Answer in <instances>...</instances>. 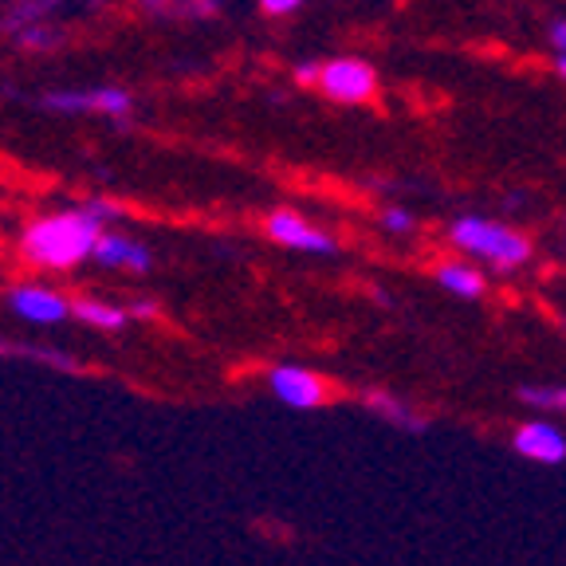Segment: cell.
<instances>
[{
	"label": "cell",
	"instance_id": "1",
	"mask_svg": "<svg viewBox=\"0 0 566 566\" xmlns=\"http://www.w3.org/2000/svg\"><path fill=\"white\" fill-rule=\"evenodd\" d=\"M103 224L91 221L87 212H52V217H40V221L28 224L24 240V260L35 268H55V272H67V268L91 260V248H95Z\"/></svg>",
	"mask_w": 566,
	"mask_h": 566
},
{
	"label": "cell",
	"instance_id": "2",
	"mask_svg": "<svg viewBox=\"0 0 566 566\" xmlns=\"http://www.w3.org/2000/svg\"><path fill=\"white\" fill-rule=\"evenodd\" d=\"M452 244L464 248L469 256H480L488 264H495L500 272H512L531 260V240L523 232L507 229L500 221H488V217H460L449 229Z\"/></svg>",
	"mask_w": 566,
	"mask_h": 566
},
{
	"label": "cell",
	"instance_id": "3",
	"mask_svg": "<svg viewBox=\"0 0 566 566\" xmlns=\"http://www.w3.org/2000/svg\"><path fill=\"white\" fill-rule=\"evenodd\" d=\"M315 87L331 98V103H343V106H366L378 98V71L370 67L366 60H331L318 67V80Z\"/></svg>",
	"mask_w": 566,
	"mask_h": 566
},
{
	"label": "cell",
	"instance_id": "4",
	"mask_svg": "<svg viewBox=\"0 0 566 566\" xmlns=\"http://www.w3.org/2000/svg\"><path fill=\"white\" fill-rule=\"evenodd\" d=\"M44 106L52 111H91V115H111V118H126L134 111V95L123 87H91V91H52L44 95Z\"/></svg>",
	"mask_w": 566,
	"mask_h": 566
},
{
	"label": "cell",
	"instance_id": "5",
	"mask_svg": "<svg viewBox=\"0 0 566 566\" xmlns=\"http://www.w3.org/2000/svg\"><path fill=\"white\" fill-rule=\"evenodd\" d=\"M268 237L283 248H295V252H323V256H331L338 248L331 232L315 229L307 217H300V212H292V209H275L272 217H268Z\"/></svg>",
	"mask_w": 566,
	"mask_h": 566
},
{
	"label": "cell",
	"instance_id": "6",
	"mask_svg": "<svg viewBox=\"0 0 566 566\" xmlns=\"http://www.w3.org/2000/svg\"><path fill=\"white\" fill-rule=\"evenodd\" d=\"M4 303H9V311H17L20 318L44 323V327L63 323V318L71 315V303L63 300L60 292H52V287H40V283H20V287H12V292L4 295Z\"/></svg>",
	"mask_w": 566,
	"mask_h": 566
},
{
	"label": "cell",
	"instance_id": "7",
	"mask_svg": "<svg viewBox=\"0 0 566 566\" xmlns=\"http://www.w3.org/2000/svg\"><path fill=\"white\" fill-rule=\"evenodd\" d=\"M268 386H272V394L283 406L292 409H315L327 398V381L318 378V374L303 370V366H275Z\"/></svg>",
	"mask_w": 566,
	"mask_h": 566
},
{
	"label": "cell",
	"instance_id": "8",
	"mask_svg": "<svg viewBox=\"0 0 566 566\" xmlns=\"http://www.w3.org/2000/svg\"><path fill=\"white\" fill-rule=\"evenodd\" d=\"M91 260L103 268H123V272H150V248L123 237V232H98Z\"/></svg>",
	"mask_w": 566,
	"mask_h": 566
},
{
	"label": "cell",
	"instance_id": "9",
	"mask_svg": "<svg viewBox=\"0 0 566 566\" xmlns=\"http://www.w3.org/2000/svg\"><path fill=\"white\" fill-rule=\"evenodd\" d=\"M512 449L527 460H543V464H563L566 460V437L558 433L551 421H531L515 429Z\"/></svg>",
	"mask_w": 566,
	"mask_h": 566
},
{
	"label": "cell",
	"instance_id": "10",
	"mask_svg": "<svg viewBox=\"0 0 566 566\" xmlns=\"http://www.w3.org/2000/svg\"><path fill=\"white\" fill-rule=\"evenodd\" d=\"M71 315L87 323L95 331H123L126 327V311L115 307V303H103V300H71Z\"/></svg>",
	"mask_w": 566,
	"mask_h": 566
},
{
	"label": "cell",
	"instance_id": "11",
	"mask_svg": "<svg viewBox=\"0 0 566 566\" xmlns=\"http://www.w3.org/2000/svg\"><path fill=\"white\" fill-rule=\"evenodd\" d=\"M437 283H441L444 292L460 295V300H480V295L488 292L484 275L469 264H441L437 268Z\"/></svg>",
	"mask_w": 566,
	"mask_h": 566
},
{
	"label": "cell",
	"instance_id": "12",
	"mask_svg": "<svg viewBox=\"0 0 566 566\" xmlns=\"http://www.w3.org/2000/svg\"><path fill=\"white\" fill-rule=\"evenodd\" d=\"M142 12L154 17H181V20H209L221 12V0H138Z\"/></svg>",
	"mask_w": 566,
	"mask_h": 566
},
{
	"label": "cell",
	"instance_id": "13",
	"mask_svg": "<svg viewBox=\"0 0 566 566\" xmlns=\"http://www.w3.org/2000/svg\"><path fill=\"white\" fill-rule=\"evenodd\" d=\"M363 401H366V406H370L378 417H386L389 424H401V429H409V433H424V421H421V417H417L413 409L406 406V401L394 398V394H381V389H370V394H366Z\"/></svg>",
	"mask_w": 566,
	"mask_h": 566
},
{
	"label": "cell",
	"instance_id": "14",
	"mask_svg": "<svg viewBox=\"0 0 566 566\" xmlns=\"http://www.w3.org/2000/svg\"><path fill=\"white\" fill-rule=\"evenodd\" d=\"M12 35H17V44L24 48V52H52V48H60V40H63L60 28H52L48 20H35V24L20 28V32H12Z\"/></svg>",
	"mask_w": 566,
	"mask_h": 566
},
{
	"label": "cell",
	"instance_id": "15",
	"mask_svg": "<svg viewBox=\"0 0 566 566\" xmlns=\"http://www.w3.org/2000/svg\"><path fill=\"white\" fill-rule=\"evenodd\" d=\"M520 401L531 409H555V413H566V386H527L520 389Z\"/></svg>",
	"mask_w": 566,
	"mask_h": 566
},
{
	"label": "cell",
	"instance_id": "16",
	"mask_svg": "<svg viewBox=\"0 0 566 566\" xmlns=\"http://www.w3.org/2000/svg\"><path fill=\"white\" fill-rule=\"evenodd\" d=\"M381 229L386 232H394V237H406V232H413V212L409 209H401V205H386V209H381Z\"/></svg>",
	"mask_w": 566,
	"mask_h": 566
},
{
	"label": "cell",
	"instance_id": "17",
	"mask_svg": "<svg viewBox=\"0 0 566 566\" xmlns=\"http://www.w3.org/2000/svg\"><path fill=\"white\" fill-rule=\"evenodd\" d=\"M83 212H87L91 221H98V224H115V221H123L126 212H123V205H115V201H103V197H95V201H87L83 205Z\"/></svg>",
	"mask_w": 566,
	"mask_h": 566
},
{
	"label": "cell",
	"instance_id": "18",
	"mask_svg": "<svg viewBox=\"0 0 566 566\" xmlns=\"http://www.w3.org/2000/svg\"><path fill=\"white\" fill-rule=\"evenodd\" d=\"M126 315L134 318V323H158L161 318V307L154 300H134V307L126 311Z\"/></svg>",
	"mask_w": 566,
	"mask_h": 566
},
{
	"label": "cell",
	"instance_id": "19",
	"mask_svg": "<svg viewBox=\"0 0 566 566\" xmlns=\"http://www.w3.org/2000/svg\"><path fill=\"white\" fill-rule=\"evenodd\" d=\"M264 4V12H272V17H287V12H295L303 4V0H260Z\"/></svg>",
	"mask_w": 566,
	"mask_h": 566
},
{
	"label": "cell",
	"instance_id": "20",
	"mask_svg": "<svg viewBox=\"0 0 566 566\" xmlns=\"http://www.w3.org/2000/svg\"><path fill=\"white\" fill-rule=\"evenodd\" d=\"M318 67H323V63H315V60L300 63V67H295V80H300L303 87H315V80H318Z\"/></svg>",
	"mask_w": 566,
	"mask_h": 566
},
{
	"label": "cell",
	"instance_id": "21",
	"mask_svg": "<svg viewBox=\"0 0 566 566\" xmlns=\"http://www.w3.org/2000/svg\"><path fill=\"white\" fill-rule=\"evenodd\" d=\"M551 44H555L558 52H566V20H555V24H551Z\"/></svg>",
	"mask_w": 566,
	"mask_h": 566
},
{
	"label": "cell",
	"instance_id": "22",
	"mask_svg": "<svg viewBox=\"0 0 566 566\" xmlns=\"http://www.w3.org/2000/svg\"><path fill=\"white\" fill-rule=\"evenodd\" d=\"M555 67H558V75L566 80V52H558V63H555Z\"/></svg>",
	"mask_w": 566,
	"mask_h": 566
},
{
	"label": "cell",
	"instance_id": "23",
	"mask_svg": "<svg viewBox=\"0 0 566 566\" xmlns=\"http://www.w3.org/2000/svg\"><path fill=\"white\" fill-rule=\"evenodd\" d=\"M87 4H91V9H95V4H103V0H87Z\"/></svg>",
	"mask_w": 566,
	"mask_h": 566
},
{
	"label": "cell",
	"instance_id": "24",
	"mask_svg": "<svg viewBox=\"0 0 566 566\" xmlns=\"http://www.w3.org/2000/svg\"><path fill=\"white\" fill-rule=\"evenodd\" d=\"M9 4H17V0H9Z\"/></svg>",
	"mask_w": 566,
	"mask_h": 566
}]
</instances>
